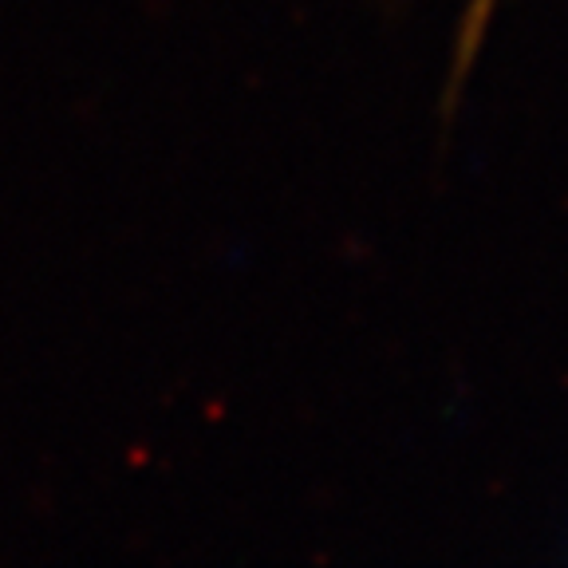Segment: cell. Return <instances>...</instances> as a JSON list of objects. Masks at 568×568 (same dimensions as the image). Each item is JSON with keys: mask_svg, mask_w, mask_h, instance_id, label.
I'll list each match as a JSON object with an SVG mask.
<instances>
[{"mask_svg": "<svg viewBox=\"0 0 568 568\" xmlns=\"http://www.w3.org/2000/svg\"><path fill=\"white\" fill-rule=\"evenodd\" d=\"M494 9V0H474V12H470V24H466V52L478 44L481 24H486V12Z\"/></svg>", "mask_w": 568, "mask_h": 568, "instance_id": "6da1fadb", "label": "cell"}]
</instances>
